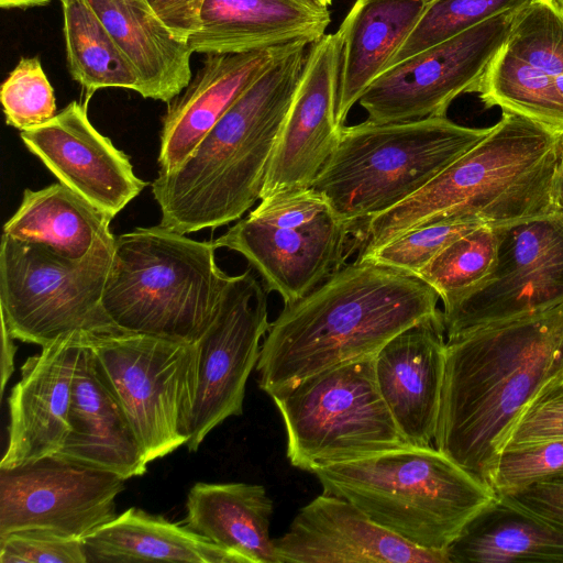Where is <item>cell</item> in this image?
Wrapping results in <instances>:
<instances>
[{
    "instance_id": "obj_36",
    "label": "cell",
    "mask_w": 563,
    "mask_h": 563,
    "mask_svg": "<svg viewBox=\"0 0 563 563\" xmlns=\"http://www.w3.org/2000/svg\"><path fill=\"white\" fill-rule=\"evenodd\" d=\"M563 475V440L509 450L501 454L492 487L497 495L511 494L534 482Z\"/></svg>"
},
{
    "instance_id": "obj_31",
    "label": "cell",
    "mask_w": 563,
    "mask_h": 563,
    "mask_svg": "<svg viewBox=\"0 0 563 563\" xmlns=\"http://www.w3.org/2000/svg\"><path fill=\"white\" fill-rule=\"evenodd\" d=\"M60 2L69 71L86 89L87 98L102 88L139 92L140 81L134 67L88 0Z\"/></svg>"
},
{
    "instance_id": "obj_1",
    "label": "cell",
    "mask_w": 563,
    "mask_h": 563,
    "mask_svg": "<svg viewBox=\"0 0 563 563\" xmlns=\"http://www.w3.org/2000/svg\"><path fill=\"white\" fill-rule=\"evenodd\" d=\"M563 380V303L446 339L434 445L492 485L510 432Z\"/></svg>"
},
{
    "instance_id": "obj_25",
    "label": "cell",
    "mask_w": 563,
    "mask_h": 563,
    "mask_svg": "<svg viewBox=\"0 0 563 563\" xmlns=\"http://www.w3.org/2000/svg\"><path fill=\"white\" fill-rule=\"evenodd\" d=\"M430 0H356L342 21L341 69L336 121L341 126L352 107L388 67Z\"/></svg>"
},
{
    "instance_id": "obj_2",
    "label": "cell",
    "mask_w": 563,
    "mask_h": 563,
    "mask_svg": "<svg viewBox=\"0 0 563 563\" xmlns=\"http://www.w3.org/2000/svg\"><path fill=\"white\" fill-rule=\"evenodd\" d=\"M440 297L416 275L354 261L271 322L255 369L273 397L328 368L375 355L405 329L437 316Z\"/></svg>"
},
{
    "instance_id": "obj_11",
    "label": "cell",
    "mask_w": 563,
    "mask_h": 563,
    "mask_svg": "<svg viewBox=\"0 0 563 563\" xmlns=\"http://www.w3.org/2000/svg\"><path fill=\"white\" fill-rule=\"evenodd\" d=\"M86 344L146 462L186 444L185 426L197 385L195 344L122 331L87 333Z\"/></svg>"
},
{
    "instance_id": "obj_28",
    "label": "cell",
    "mask_w": 563,
    "mask_h": 563,
    "mask_svg": "<svg viewBox=\"0 0 563 563\" xmlns=\"http://www.w3.org/2000/svg\"><path fill=\"white\" fill-rule=\"evenodd\" d=\"M88 563L189 562L243 563L187 526L135 507L82 540Z\"/></svg>"
},
{
    "instance_id": "obj_39",
    "label": "cell",
    "mask_w": 563,
    "mask_h": 563,
    "mask_svg": "<svg viewBox=\"0 0 563 563\" xmlns=\"http://www.w3.org/2000/svg\"><path fill=\"white\" fill-rule=\"evenodd\" d=\"M498 496L563 531V475L541 479L511 494Z\"/></svg>"
},
{
    "instance_id": "obj_30",
    "label": "cell",
    "mask_w": 563,
    "mask_h": 563,
    "mask_svg": "<svg viewBox=\"0 0 563 563\" xmlns=\"http://www.w3.org/2000/svg\"><path fill=\"white\" fill-rule=\"evenodd\" d=\"M448 555L450 563H563V531L498 496L466 525Z\"/></svg>"
},
{
    "instance_id": "obj_8",
    "label": "cell",
    "mask_w": 563,
    "mask_h": 563,
    "mask_svg": "<svg viewBox=\"0 0 563 563\" xmlns=\"http://www.w3.org/2000/svg\"><path fill=\"white\" fill-rule=\"evenodd\" d=\"M374 356L328 368L272 397L294 467L312 473L408 444L378 390Z\"/></svg>"
},
{
    "instance_id": "obj_35",
    "label": "cell",
    "mask_w": 563,
    "mask_h": 563,
    "mask_svg": "<svg viewBox=\"0 0 563 563\" xmlns=\"http://www.w3.org/2000/svg\"><path fill=\"white\" fill-rule=\"evenodd\" d=\"M5 123L26 131L56 114L53 87L38 57H23L1 86Z\"/></svg>"
},
{
    "instance_id": "obj_14",
    "label": "cell",
    "mask_w": 563,
    "mask_h": 563,
    "mask_svg": "<svg viewBox=\"0 0 563 563\" xmlns=\"http://www.w3.org/2000/svg\"><path fill=\"white\" fill-rule=\"evenodd\" d=\"M519 9L499 13L384 70L358 100L366 120L396 123L446 115L459 95L472 92L508 37Z\"/></svg>"
},
{
    "instance_id": "obj_46",
    "label": "cell",
    "mask_w": 563,
    "mask_h": 563,
    "mask_svg": "<svg viewBox=\"0 0 563 563\" xmlns=\"http://www.w3.org/2000/svg\"><path fill=\"white\" fill-rule=\"evenodd\" d=\"M558 7L563 11V0H554Z\"/></svg>"
},
{
    "instance_id": "obj_21",
    "label": "cell",
    "mask_w": 563,
    "mask_h": 563,
    "mask_svg": "<svg viewBox=\"0 0 563 563\" xmlns=\"http://www.w3.org/2000/svg\"><path fill=\"white\" fill-rule=\"evenodd\" d=\"M442 311L395 335L374 356L378 390L409 444L435 438L445 368Z\"/></svg>"
},
{
    "instance_id": "obj_9",
    "label": "cell",
    "mask_w": 563,
    "mask_h": 563,
    "mask_svg": "<svg viewBox=\"0 0 563 563\" xmlns=\"http://www.w3.org/2000/svg\"><path fill=\"white\" fill-rule=\"evenodd\" d=\"M113 250L114 240L68 260L2 234L0 310L12 336L45 346L78 332H119L101 306Z\"/></svg>"
},
{
    "instance_id": "obj_33",
    "label": "cell",
    "mask_w": 563,
    "mask_h": 563,
    "mask_svg": "<svg viewBox=\"0 0 563 563\" xmlns=\"http://www.w3.org/2000/svg\"><path fill=\"white\" fill-rule=\"evenodd\" d=\"M531 1L430 0L413 31L391 58L387 68L499 13L519 9Z\"/></svg>"
},
{
    "instance_id": "obj_16",
    "label": "cell",
    "mask_w": 563,
    "mask_h": 563,
    "mask_svg": "<svg viewBox=\"0 0 563 563\" xmlns=\"http://www.w3.org/2000/svg\"><path fill=\"white\" fill-rule=\"evenodd\" d=\"M472 92L486 108L563 133V11L554 0H532L517 11Z\"/></svg>"
},
{
    "instance_id": "obj_32",
    "label": "cell",
    "mask_w": 563,
    "mask_h": 563,
    "mask_svg": "<svg viewBox=\"0 0 563 563\" xmlns=\"http://www.w3.org/2000/svg\"><path fill=\"white\" fill-rule=\"evenodd\" d=\"M496 255V230L482 224L445 246L417 276L437 291L445 309L488 276Z\"/></svg>"
},
{
    "instance_id": "obj_4",
    "label": "cell",
    "mask_w": 563,
    "mask_h": 563,
    "mask_svg": "<svg viewBox=\"0 0 563 563\" xmlns=\"http://www.w3.org/2000/svg\"><path fill=\"white\" fill-rule=\"evenodd\" d=\"M310 46L295 43L236 99L180 166L158 172L151 186L161 225L184 234L223 227L261 200Z\"/></svg>"
},
{
    "instance_id": "obj_19",
    "label": "cell",
    "mask_w": 563,
    "mask_h": 563,
    "mask_svg": "<svg viewBox=\"0 0 563 563\" xmlns=\"http://www.w3.org/2000/svg\"><path fill=\"white\" fill-rule=\"evenodd\" d=\"M274 545L278 563H450L448 551L418 548L323 492L299 509Z\"/></svg>"
},
{
    "instance_id": "obj_37",
    "label": "cell",
    "mask_w": 563,
    "mask_h": 563,
    "mask_svg": "<svg viewBox=\"0 0 563 563\" xmlns=\"http://www.w3.org/2000/svg\"><path fill=\"white\" fill-rule=\"evenodd\" d=\"M0 563H88L82 540L37 530L0 537Z\"/></svg>"
},
{
    "instance_id": "obj_20",
    "label": "cell",
    "mask_w": 563,
    "mask_h": 563,
    "mask_svg": "<svg viewBox=\"0 0 563 563\" xmlns=\"http://www.w3.org/2000/svg\"><path fill=\"white\" fill-rule=\"evenodd\" d=\"M87 333H73L42 346L26 360L8 399V445L0 468H13L56 454L69 431L73 379Z\"/></svg>"
},
{
    "instance_id": "obj_22",
    "label": "cell",
    "mask_w": 563,
    "mask_h": 563,
    "mask_svg": "<svg viewBox=\"0 0 563 563\" xmlns=\"http://www.w3.org/2000/svg\"><path fill=\"white\" fill-rule=\"evenodd\" d=\"M294 44L206 54L201 68L163 118L159 172L180 166L236 99Z\"/></svg>"
},
{
    "instance_id": "obj_7",
    "label": "cell",
    "mask_w": 563,
    "mask_h": 563,
    "mask_svg": "<svg viewBox=\"0 0 563 563\" xmlns=\"http://www.w3.org/2000/svg\"><path fill=\"white\" fill-rule=\"evenodd\" d=\"M489 131L460 125L446 115L344 125L311 187L327 198L352 232L418 192Z\"/></svg>"
},
{
    "instance_id": "obj_3",
    "label": "cell",
    "mask_w": 563,
    "mask_h": 563,
    "mask_svg": "<svg viewBox=\"0 0 563 563\" xmlns=\"http://www.w3.org/2000/svg\"><path fill=\"white\" fill-rule=\"evenodd\" d=\"M562 133L503 111L473 147L422 189L355 227L357 257L441 219L504 225L553 213L552 191Z\"/></svg>"
},
{
    "instance_id": "obj_43",
    "label": "cell",
    "mask_w": 563,
    "mask_h": 563,
    "mask_svg": "<svg viewBox=\"0 0 563 563\" xmlns=\"http://www.w3.org/2000/svg\"><path fill=\"white\" fill-rule=\"evenodd\" d=\"M52 1L54 0H0V5L2 9L31 8L46 5Z\"/></svg>"
},
{
    "instance_id": "obj_12",
    "label": "cell",
    "mask_w": 563,
    "mask_h": 563,
    "mask_svg": "<svg viewBox=\"0 0 563 563\" xmlns=\"http://www.w3.org/2000/svg\"><path fill=\"white\" fill-rule=\"evenodd\" d=\"M494 228L495 265L476 288L443 309L446 339L563 303V218L551 213Z\"/></svg>"
},
{
    "instance_id": "obj_13",
    "label": "cell",
    "mask_w": 563,
    "mask_h": 563,
    "mask_svg": "<svg viewBox=\"0 0 563 563\" xmlns=\"http://www.w3.org/2000/svg\"><path fill=\"white\" fill-rule=\"evenodd\" d=\"M269 324L265 286L252 269L231 276L212 322L195 343L197 385L185 426L189 451L225 419L242 415Z\"/></svg>"
},
{
    "instance_id": "obj_10",
    "label": "cell",
    "mask_w": 563,
    "mask_h": 563,
    "mask_svg": "<svg viewBox=\"0 0 563 563\" xmlns=\"http://www.w3.org/2000/svg\"><path fill=\"white\" fill-rule=\"evenodd\" d=\"M350 238L349 223L310 187L261 199L213 243L243 255L266 290L289 305L344 265Z\"/></svg>"
},
{
    "instance_id": "obj_26",
    "label": "cell",
    "mask_w": 563,
    "mask_h": 563,
    "mask_svg": "<svg viewBox=\"0 0 563 563\" xmlns=\"http://www.w3.org/2000/svg\"><path fill=\"white\" fill-rule=\"evenodd\" d=\"M88 2L134 67L142 97L170 102L188 86V42L168 30L147 0Z\"/></svg>"
},
{
    "instance_id": "obj_18",
    "label": "cell",
    "mask_w": 563,
    "mask_h": 563,
    "mask_svg": "<svg viewBox=\"0 0 563 563\" xmlns=\"http://www.w3.org/2000/svg\"><path fill=\"white\" fill-rule=\"evenodd\" d=\"M26 148L66 187L112 219L146 187L129 156L70 102L46 123L21 131Z\"/></svg>"
},
{
    "instance_id": "obj_34",
    "label": "cell",
    "mask_w": 563,
    "mask_h": 563,
    "mask_svg": "<svg viewBox=\"0 0 563 563\" xmlns=\"http://www.w3.org/2000/svg\"><path fill=\"white\" fill-rule=\"evenodd\" d=\"M481 223L441 219L419 225L356 257L418 275L445 246Z\"/></svg>"
},
{
    "instance_id": "obj_23",
    "label": "cell",
    "mask_w": 563,
    "mask_h": 563,
    "mask_svg": "<svg viewBox=\"0 0 563 563\" xmlns=\"http://www.w3.org/2000/svg\"><path fill=\"white\" fill-rule=\"evenodd\" d=\"M328 7L316 0H205L191 52L244 53L305 42L325 35Z\"/></svg>"
},
{
    "instance_id": "obj_27",
    "label": "cell",
    "mask_w": 563,
    "mask_h": 563,
    "mask_svg": "<svg viewBox=\"0 0 563 563\" xmlns=\"http://www.w3.org/2000/svg\"><path fill=\"white\" fill-rule=\"evenodd\" d=\"M186 526L236 554L243 563H278L269 534L273 500L264 486L196 483L186 501Z\"/></svg>"
},
{
    "instance_id": "obj_45",
    "label": "cell",
    "mask_w": 563,
    "mask_h": 563,
    "mask_svg": "<svg viewBox=\"0 0 563 563\" xmlns=\"http://www.w3.org/2000/svg\"><path fill=\"white\" fill-rule=\"evenodd\" d=\"M316 1H318L319 3L328 7V5H330L332 3L333 0H316Z\"/></svg>"
},
{
    "instance_id": "obj_6",
    "label": "cell",
    "mask_w": 563,
    "mask_h": 563,
    "mask_svg": "<svg viewBox=\"0 0 563 563\" xmlns=\"http://www.w3.org/2000/svg\"><path fill=\"white\" fill-rule=\"evenodd\" d=\"M213 241L161 224L114 238L101 306L122 332L195 344L212 322L230 279Z\"/></svg>"
},
{
    "instance_id": "obj_42",
    "label": "cell",
    "mask_w": 563,
    "mask_h": 563,
    "mask_svg": "<svg viewBox=\"0 0 563 563\" xmlns=\"http://www.w3.org/2000/svg\"><path fill=\"white\" fill-rule=\"evenodd\" d=\"M552 206L553 213L563 218V133L561 137L560 156L553 183Z\"/></svg>"
},
{
    "instance_id": "obj_29",
    "label": "cell",
    "mask_w": 563,
    "mask_h": 563,
    "mask_svg": "<svg viewBox=\"0 0 563 563\" xmlns=\"http://www.w3.org/2000/svg\"><path fill=\"white\" fill-rule=\"evenodd\" d=\"M112 218L62 183L25 189L20 207L4 223V235L38 244L58 256L82 260L114 240Z\"/></svg>"
},
{
    "instance_id": "obj_38",
    "label": "cell",
    "mask_w": 563,
    "mask_h": 563,
    "mask_svg": "<svg viewBox=\"0 0 563 563\" xmlns=\"http://www.w3.org/2000/svg\"><path fill=\"white\" fill-rule=\"evenodd\" d=\"M550 388L543 390L518 417L504 452L563 440V395Z\"/></svg>"
},
{
    "instance_id": "obj_41",
    "label": "cell",
    "mask_w": 563,
    "mask_h": 563,
    "mask_svg": "<svg viewBox=\"0 0 563 563\" xmlns=\"http://www.w3.org/2000/svg\"><path fill=\"white\" fill-rule=\"evenodd\" d=\"M1 396L3 395L5 385L14 371V355L16 345L14 338L10 333L7 324L1 320Z\"/></svg>"
},
{
    "instance_id": "obj_24",
    "label": "cell",
    "mask_w": 563,
    "mask_h": 563,
    "mask_svg": "<svg viewBox=\"0 0 563 563\" xmlns=\"http://www.w3.org/2000/svg\"><path fill=\"white\" fill-rule=\"evenodd\" d=\"M69 431L59 457L104 470L128 479L142 476L147 462L129 420L100 379L85 345L73 379Z\"/></svg>"
},
{
    "instance_id": "obj_44",
    "label": "cell",
    "mask_w": 563,
    "mask_h": 563,
    "mask_svg": "<svg viewBox=\"0 0 563 563\" xmlns=\"http://www.w3.org/2000/svg\"><path fill=\"white\" fill-rule=\"evenodd\" d=\"M550 389L554 393L563 395V380L561 383L554 384Z\"/></svg>"
},
{
    "instance_id": "obj_15",
    "label": "cell",
    "mask_w": 563,
    "mask_h": 563,
    "mask_svg": "<svg viewBox=\"0 0 563 563\" xmlns=\"http://www.w3.org/2000/svg\"><path fill=\"white\" fill-rule=\"evenodd\" d=\"M124 481L56 454L0 468V537L37 530L84 540L117 517Z\"/></svg>"
},
{
    "instance_id": "obj_17",
    "label": "cell",
    "mask_w": 563,
    "mask_h": 563,
    "mask_svg": "<svg viewBox=\"0 0 563 563\" xmlns=\"http://www.w3.org/2000/svg\"><path fill=\"white\" fill-rule=\"evenodd\" d=\"M341 52L338 31L311 44L261 199L310 188L333 154L343 128L336 121Z\"/></svg>"
},
{
    "instance_id": "obj_40",
    "label": "cell",
    "mask_w": 563,
    "mask_h": 563,
    "mask_svg": "<svg viewBox=\"0 0 563 563\" xmlns=\"http://www.w3.org/2000/svg\"><path fill=\"white\" fill-rule=\"evenodd\" d=\"M156 15L179 40L188 42L200 26L205 0H147Z\"/></svg>"
},
{
    "instance_id": "obj_5",
    "label": "cell",
    "mask_w": 563,
    "mask_h": 563,
    "mask_svg": "<svg viewBox=\"0 0 563 563\" xmlns=\"http://www.w3.org/2000/svg\"><path fill=\"white\" fill-rule=\"evenodd\" d=\"M312 474L323 493L351 501L378 526L431 551H448L498 497L489 483L432 444L408 443Z\"/></svg>"
}]
</instances>
